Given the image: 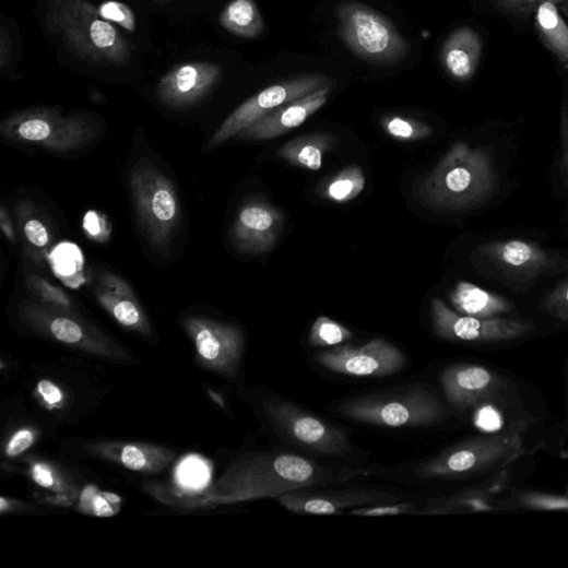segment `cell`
Instances as JSON below:
<instances>
[{
	"label": "cell",
	"instance_id": "cell-6",
	"mask_svg": "<svg viewBox=\"0 0 568 568\" xmlns=\"http://www.w3.org/2000/svg\"><path fill=\"white\" fill-rule=\"evenodd\" d=\"M338 411L344 417L381 428H418L443 421L445 403L428 386L410 384L352 398Z\"/></svg>",
	"mask_w": 568,
	"mask_h": 568
},
{
	"label": "cell",
	"instance_id": "cell-20",
	"mask_svg": "<svg viewBox=\"0 0 568 568\" xmlns=\"http://www.w3.org/2000/svg\"><path fill=\"white\" fill-rule=\"evenodd\" d=\"M331 84L298 100L283 105L257 120L241 131L238 137L246 140H271L287 133L306 122L328 102Z\"/></svg>",
	"mask_w": 568,
	"mask_h": 568
},
{
	"label": "cell",
	"instance_id": "cell-30",
	"mask_svg": "<svg viewBox=\"0 0 568 568\" xmlns=\"http://www.w3.org/2000/svg\"><path fill=\"white\" fill-rule=\"evenodd\" d=\"M210 478V465L197 455L184 459L176 470V482L186 490H201L209 484Z\"/></svg>",
	"mask_w": 568,
	"mask_h": 568
},
{
	"label": "cell",
	"instance_id": "cell-35",
	"mask_svg": "<svg viewBox=\"0 0 568 568\" xmlns=\"http://www.w3.org/2000/svg\"><path fill=\"white\" fill-rule=\"evenodd\" d=\"M28 291L36 296L42 304L49 307H54L61 310H69L71 308V301L67 294L52 286L46 279L32 274L27 279Z\"/></svg>",
	"mask_w": 568,
	"mask_h": 568
},
{
	"label": "cell",
	"instance_id": "cell-27",
	"mask_svg": "<svg viewBox=\"0 0 568 568\" xmlns=\"http://www.w3.org/2000/svg\"><path fill=\"white\" fill-rule=\"evenodd\" d=\"M366 188V176L362 167L352 165L322 182L319 194L335 203L350 202Z\"/></svg>",
	"mask_w": 568,
	"mask_h": 568
},
{
	"label": "cell",
	"instance_id": "cell-23",
	"mask_svg": "<svg viewBox=\"0 0 568 568\" xmlns=\"http://www.w3.org/2000/svg\"><path fill=\"white\" fill-rule=\"evenodd\" d=\"M478 50L480 45L475 34L466 28L459 29L445 43L443 64L454 79L465 81L473 74Z\"/></svg>",
	"mask_w": 568,
	"mask_h": 568
},
{
	"label": "cell",
	"instance_id": "cell-25",
	"mask_svg": "<svg viewBox=\"0 0 568 568\" xmlns=\"http://www.w3.org/2000/svg\"><path fill=\"white\" fill-rule=\"evenodd\" d=\"M95 295L102 307L121 326L140 333H150L149 320L135 297L117 296L97 286Z\"/></svg>",
	"mask_w": 568,
	"mask_h": 568
},
{
	"label": "cell",
	"instance_id": "cell-15",
	"mask_svg": "<svg viewBox=\"0 0 568 568\" xmlns=\"http://www.w3.org/2000/svg\"><path fill=\"white\" fill-rule=\"evenodd\" d=\"M316 360L331 372L352 377H388L406 365L402 351L383 339L362 346L340 345L319 352Z\"/></svg>",
	"mask_w": 568,
	"mask_h": 568
},
{
	"label": "cell",
	"instance_id": "cell-49",
	"mask_svg": "<svg viewBox=\"0 0 568 568\" xmlns=\"http://www.w3.org/2000/svg\"><path fill=\"white\" fill-rule=\"evenodd\" d=\"M210 395L213 400H215L220 405L225 406L224 401H222V398H220L216 393L210 392Z\"/></svg>",
	"mask_w": 568,
	"mask_h": 568
},
{
	"label": "cell",
	"instance_id": "cell-16",
	"mask_svg": "<svg viewBox=\"0 0 568 568\" xmlns=\"http://www.w3.org/2000/svg\"><path fill=\"white\" fill-rule=\"evenodd\" d=\"M224 75L222 64L211 61H188L175 66L159 81L156 95L165 107L182 110L201 103Z\"/></svg>",
	"mask_w": 568,
	"mask_h": 568
},
{
	"label": "cell",
	"instance_id": "cell-4",
	"mask_svg": "<svg viewBox=\"0 0 568 568\" xmlns=\"http://www.w3.org/2000/svg\"><path fill=\"white\" fill-rule=\"evenodd\" d=\"M497 189L499 176L490 155L458 142L424 179L421 191L431 205L455 212L485 203Z\"/></svg>",
	"mask_w": 568,
	"mask_h": 568
},
{
	"label": "cell",
	"instance_id": "cell-34",
	"mask_svg": "<svg viewBox=\"0 0 568 568\" xmlns=\"http://www.w3.org/2000/svg\"><path fill=\"white\" fill-rule=\"evenodd\" d=\"M352 335L344 326L327 317H319L311 328L309 343L315 347L335 346L348 341Z\"/></svg>",
	"mask_w": 568,
	"mask_h": 568
},
{
	"label": "cell",
	"instance_id": "cell-7",
	"mask_svg": "<svg viewBox=\"0 0 568 568\" xmlns=\"http://www.w3.org/2000/svg\"><path fill=\"white\" fill-rule=\"evenodd\" d=\"M129 187L142 235L154 250L167 255L181 222L175 185L145 157L130 170Z\"/></svg>",
	"mask_w": 568,
	"mask_h": 568
},
{
	"label": "cell",
	"instance_id": "cell-48",
	"mask_svg": "<svg viewBox=\"0 0 568 568\" xmlns=\"http://www.w3.org/2000/svg\"><path fill=\"white\" fill-rule=\"evenodd\" d=\"M566 376H567V379H566V391H565V417H566L565 428H566V430H568V371H567Z\"/></svg>",
	"mask_w": 568,
	"mask_h": 568
},
{
	"label": "cell",
	"instance_id": "cell-45",
	"mask_svg": "<svg viewBox=\"0 0 568 568\" xmlns=\"http://www.w3.org/2000/svg\"><path fill=\"white\" fill-rule=\"evenodd\" d=\"M38 392L44 401L51 406H56L62 402L63 395L61 391L50 381H40L38 384Z\"/></svg>",
	"mask_w": 568,
	"mask_h": 568
},
{
	"label": "cell",
	"instance_id": "cell-46",
	"mask_svg": "<svg viewBox=\"0 0 568 568\" xmlns=\"http://www.w3.org/2000/svg\"><path fill=\"white\" fill-rule=\"evenodd\" d=\"M0 227H2L3 234L5 235L8 240L12 244H15L16 233L5 206H2V209H0Z\"/></svg>",
	"mask_w": 568,
	"mask_h": 568
},
{
	"label": "cell",
	"instance_id": "cell-50",
	"mask_svg": "<svg viewBox=\"0 0 568 568\" xmlns=\"http://www.w3.org/2000/svg\"><path fill=\"white\" fill-rule=\"evenodd\" d=\"M158 3H165L167 0H157Z\"/></svg>",
	"mask_w": 568,
	"mask_h": 568
},
{
	"label": "cell",
	"instance_id": "cell-2",
	"mask_svg": "<svg viewBox=\"0 0 568 568\" xmlns=\"http://www.w3.org/2000/svg\"><path fill=\"white\" fill-rule=\"evenodd\" d=\"M312 460L288 453H262L236 464L221 483L222 502L277 499L283 494L346 481Z\"/></svg>",
	"mask_w": 568,
	"mask_h": 568
},
{
	"label": "cell",
	"instance_id": "cell-3",
	"mask_svg": "<svg viewBox=\"0 0 568 568\" xmlns=\"http://www.w3.org/2000/svg\"><path fill=\"white\" fill-rule=\"evenodd\" d=\"M532 437L530 431L522 429L481 433L418 465L415 474L425 480H484L522 455L536 451L533 445L542 443H530Z\"/></svg>",
	"mask_w": 568,
	"mask_h": 568
},
{
	"label": "cell",
	"instance_id": "cell-11",
	"mask_svg": "<svg viewBox=\"0 0 568 568\" xmlns=\"http://www.w3.org/2000/svg\"><path fill=\"white\" fill-rule=\"evenodd\" d=\"M436 333L448 341L478 345H500L523 340L539 331L537 324L521 317L480 319L451 310L443 300L433 301Z\"/></svg>",
	"mask_w": 568,
	"mask_h": 568
},
{
	"label": "cell",
	"instance_id": "cell-17",
	"mask_svg": "<svg viewBox=\"0 0 568 568\" xmlns=\"http://www.w3.org/2000/svg\"><path fill=\"white\" fill-rule=\"evenodd\" d=\"M185 327L206 367L227 376L237 374L244 350L237 327L198 317L187 318Z\"/></svg>",
	"mask_w": 568,
	"mask_h": 568
},
{
	"label": "cell",
	"instance_id": "cell-21",
	"mask_svg": "<svg viewBox=\"0 0 568 568\" xmlns=\"http://www.w3.org/2000/svg\"><path fill=\"white\" fill-rule=\"evenodd\" d=\"M450 299L458 313L480 319L514 317L517 312L516 306L509 299L466 281L455 284Z\"/></svg>",
	"mask_w": 568,
	"mask_h": 568
},
{
	"label": "cell",
	"instance_id": "cell-31",
	"mask_svg": "<svg viewBox=\"0 0 568 568\" xmlns=\"http://www.w3.org/2000/svg\"><path fill=\"white\" fill-rule=\"evenodd\" d=\"M537 21L552 45L568 59V29L559 19L556 8L549 2L543 3L537 12Z\"/></svg>",
	"mask_w": 568,
	"mask_h": 568
},
{
	"label": "cell",
	"instance_id": "cell-43",
	"mask_svg": "<svg viewBox=\"0 0 568 568\" xmlns=\"http://www.w3.org/2000/svg\"><path fill=\"white\" fill-rule=\"evenodd\" d=\"M13 45L10 32L2 25V28H0V68H2L3 73H7L11 68L14 55Z\"/></svg>",
	"mask_w": 568,
	"mask_h": 568
},
{
	"label": "cell",
	"instance_id": "cell-33",
	"mask_svg": "<svg viewBox=\"0 0 568 568\" xmlns=\"http://www.w3.org/2000/svg\"><path fill=\"white\" fill-rule=\"evenodd\" d=\"M384 131L400 141H417L430 137L434 129L416 119L402 116H388L381 120Z\"/></svg>",
	"mask_w": 568,
	"mask_h": 568
},
{
	"label": "cell",
	"instance_id": "cell-38",
	"mask_svg": "<svg viewBox=\"0 0 568 568\" xmlns=\"http://www.w3.org/2000/svg\"><path fill=\"white\" fill-rule=\"evenodd\" d=\"M417 513L416 506L411 504H380L369 508H360L352 510V516L359 517H387V516H400V514H412Z\"/></svg>",
	"mask_w": 568,
	"mask_h": 568
},
{
	"label": "cell",
	"instance_id": "cell-44",
	"mask_svg": "<svg viewBox=\"0 0 568 568\" xmlns=\"http://www.w3.org/2000/svg\"><path fill=\"white\" fill-rule=\"evenodd\" d=\"M32 475L34 481L45 488L58 489L59 481L56 477L54 471L43 463L34 464L32 469Z\"/></svg>",
	"mask_w": 568,
	"mask_h": 568
},
{
	"label": "cell",
	"instance_id": "cell-24",
	"mask_svg": "<svg viewBox=\"0 0 568 568\" xmlns=\"http://www.w3.org/2000/svg\"><path fill=\"white\" fill-rule=\"evenodd\" d=\"M220 23L228 33L244 39H256L264 31L255 0H232L222 12Z\"/></svg>",
	"mask_w": 568,
	"mask_h": 568
},
{
	"label": "cell",
	"instance_id": "cell-12",
	"mask_svg": "<svg viewBox=\"0 0 568 568\" xmlns=\"http://www.w3.org/2000/svg\"><path fill=\"white\" fill-rule=\"evenodd\" d=\"M264 412L274 429L296 446L327 457H344L351 452L346 434L318 416L282 399H269Z\"/></svg>",
	"mask_w": 568,
	"mask_h": 568
},
{
	"label": "cell",
	"instance_id": "cell-41",
	"mask_svg": "<svg viewBox=\"0 0 568 568\" xmlns=\"http://www.w3.org/2000/svg\"><path fill=\"white\" fill-rule=\"evenodd\" d=\"M98 286L117 296L135 297L126 280L108 271L99 274Z\"/></svg>",
	"mask_w": 568,
	"mask_h": 568
},
{
	"label": "cell",
	"instance_id": "cell-22",
	"mask_svg": "<svg viewBox=\"0 0 568 568\" xmlns=\"http://www.w3.org/2000/svg\"><path fill=\"white\" fill-rule=\"evenodd\" d=\"M336 142V137L331 133L313 132L284 144L277 157L295 167L318 171L322 167L323 156L334 149Z\"/></svg>",
	"mask_w": 568,
	"mask_h": 568
},
{
	"label": "cell",
	"instance_id": "cell-40",
	"mask_svg": "<svg viewBox=\"0 0 568 568\" xmlns=\"http://www.w3.org/2000/svg\"><path fill=\"white\" fill-rule=\"evenodd\" d=\"M24 236L35 248H47L50 241L47 227L36 218H31L23 224Z\"/></svg>",
	"mask_w": 568,
	"mask_h": 568
},
{
	"label": "cell",
	"instance_id": "cell-29",
	"mask_svg": "<svg viewBox=\"0 0 568 568\" xmlns=\"http://www.w3.org/2000/svg\"><path fill=\"white\" fill-rule=\"evenodd\" d=\"M118 459L129 470L152 473L165 468L171 454L150 446L128 445L121 448Z\"/></svg>",
	"mask_w": 568,
	"mask_h": 568
},
{
	"label": "cell",
	"instance_id": "cell-47",
	"mask_svg": "<svg viewBox=\"0 0 568 568\" xmlns=\"http://www.w3.org/2000/svg\"><path fill=\"white\" fill-rule=\"evenodd\" d=\"M563 165L568 179V118L564 120L563 126Z\"/></svg>",
	"mask_w": 568,
	"mask_h": 568
},
{
	"label": "cell",
	"instance_id": "cell-39",
	"mask_svg": "<svg viewBox=\"0 0 568 568\" xmlns=\"http://www.w3.org/2000/svg\"><path fill=\"white\" fill-rule=\"evenodd\" d=\"M84 229L92 239L105 242L110 233L107 221L97 211H90L84 218Z\"/></svg>",
	"mask_w": 568,
	"mask_h": 568
},
{
	"label": "cell",
	"instance_id": "cell-42",
	"mask_svg": "<svg viewBox=\"0 0 568 568\" xmlns=\"http://www.w3.org/2000/svg\"><path fill=\"white\" fill-rule=\"evenodd\" d=\"M35 441V435L27 429L19 431L7 448V455L16 458L27 451Z\"/></svg>",
	"mask_w": 568,
	"mask_h": 568
},
{
	"label": "cell",
	"instance_id": "cell-13",
	"mask_svg": "<svg viewBox=\"0 0 568 568\" xmlns=\"http://www.w3.org/2000/svg\"><path fill=\"white\" fill-rule=\"evenodd\" d=\"M531 451L510 465L482 480L473 486L434 501V510L426 513L451 514L473 512H506V504L518 487L533 472L534 454Z\"/></svg>",
	"mask_w": 568,
	"mask_h": 568
},
{
	"label": "cell",
	"instance_id": "cell-32",
	"mask_svg": "<svg viewBox=\"0 0 568 568\" xmlns=\"http://www.w3.org/2000/svg\"><path fill=\"white\" fill-rule=\"evenodd\" d=\"M121 508L120 497L109 492H100L94 486L85 488L81 499V510L84 513L98 517H115Z\"/></svg>",
	"mask_w": 568,
	"mask_h": 568
},
{
	"label": "cell",
	"instance_id": "cell-10",
	"mask_svg": "<svg viewBox=\"0 0 568 568\" xmlns=\"http://www.w3.org/2000/svg\"><path fill=\"white\" fill-rule=\"evenodd\" d=\"M489 274L508 286L530 284L541 276L568 271V260L523 239L495 240L477 250Z\"/></svg>",
	"mask_w": 568,
	"mask_h": 568
},
{
	"label": "cell",
	"instance_id": "cell-36",
	"mask_svg": "<svg viewBox=\"0 0 568 568\" xmlns=\"http://www.w3.org/2000/svg\"><path fill=\"white\" fill-rule=\"evenodd\" d=\"M540 309L551 319L568 323V280L560 282L543 298Z\"/></svg>",
	"mask_w": 568,
	"mask_h": 568
},
{
	"label": "cell",
	"instance_id": "cell-14",
	"mask_svg": "<svg viewBox=\"0 0 568 568\" xmlns=\"http://www.w3.org/2000/svg\"><path fill=\"white\" fill-rule=\"evenodd\" d=\"M331 84L323 75H305L267 87L241 104L211 137L206 151L215 150L273 110Z\"/></svg>",
	"mask_w": 568,
	"mask_h": 568
},
{
	"label": "cell",
	"instance_id": "cell-9",
	"mask_svg": "<svg viewBox=\"0 0 568 568\" xmlns=\"http://www.w3.org/2000/svg\"><path fill=\"white\" fill-rule=\"evenodd\" d=\"M339 36L358 57L379 64L397 63L410 51L406 39L383 14L367 5L346 2L336 10Z\"/></svg>",
	"mask_w": 568,
	"mask_h": 568
},
{
	"label": "cell",
	"instance_id": "cell-1",
	"mask_svg": "<svg viewBox=\"0 0 568 568\" xmlns=\"http://www.w3.org/2000/svg\"><path fill=\"white\" fill-rule=\"evenodd\" d=\"M447 402L471 416L481 433L522 429L532 433L541 421L530 391L511 375L494 367L459 364L440 378Z\"/></svg>",
	"mask_w": 568,
	"mask_h": 568
},
{
	"label": "cell",
	"instance_id": "cell-19",
	"mask_svg": "<svg viewBox=\"0 0 568 568\" xmlns=\"http://www.w3.org/2000/svg\"><path fill=\"white\" fill-rule=\"evenodd\" d=\"M282 507L299 514L333 516L346 509L391 504L397 501L392 495L367 490L352 489L331 493L289 492L277 497Z\"/></svg>",
	"mask_w": 568,
	"mask_h": 568
},
{
	"label": "cell",
	"instance_id": "cell-8",
	"mask_svg": "<svg viewBox=\"0 0 568 568\" xmlns=\"http://www.w3.org/2000/svg\"><path fill=\"white\" fill-rule=\"evenodd\" d=\"M0 129L9 139L69 153L88 146L100 126L90 114L64 115L56 108H33L10 116Z\"/></svg>",
	"mask_w": 568,
	"mask_h": 568
},
{
	"label": "cell",
	"instance_id": "cell-26",
	"mask_svg": "<svg viewBox=\"0 0 568 568\" xmlns=\"http://www.w3.org/2000/svg\"><path fill=\"white\" fill-rule=\"evenodd\" d=\"M519 511H568V493L556 494L539 489L518 487L506 504V512Z\"/></svg>",
	"mask_w": 568,
	"mask_h": 568
},
{
	"label": "cell",
	"instance_id": "cell-37",
	"mask_svg": "<svg viewBox=\"0 0 568 568\" xmlns=\"http://www.w3.org/2000/svg\"><path fill=\"white\" fill-rule=\"evenodd\" d=\"M99 16L110 24L122 27L128 33H135L137 21L133 11L118 0H106L98 8Z\"/></svg>",
	"mask_w": 568,
	"mask_h": 568
},
{
	"label": "cell",
	"instance_id": "cell-5",
	"mask_svg": "<svg viewBox=\"0 0 568 568\" xmlns=\"http://www.w3.org/2000/svg\"><path fill=\"white\" fill-rule=\"evenodd\" d=\"M46 22L67 49L87 63L123 66L131 57L129 42L99 16L91 0H48Z\"/></svg>",
	"mask_w": 568,
	"mask_h": 568
},
{
	"label": "cell",
	"instance_id": "cell-28",
	"mask_svg": "<svg viewBox=\"0 0 568 568\" xmlns=\"http://www.w3.org/2000/svg\"><path fill=\"white\" fill-rule=\"evenodd\" d=\"M54 272L69 287L78 288L84 281L82 251L74 244H61L50 258Z\"/></svg>",
	"mask_w": 568,
	"mask_h": 568
},
{
	"label": "cell",
	"instance_id": "cell-18",
	"mask_svg": "<svg viewBox=\"0 0 568 568\" xmlns=\"http://www.w3.org/2000/svg\"><path fill=\"white\" fill-rule=\"evenodd\" d=\"M283 224L281 211L272 204L261 199L250 200L241 206L234 224V242L244 253L263 255L279 240Z\"/></svg>",
	"mask_w": 568,
	"mask_h": 568
}]
</instances>
